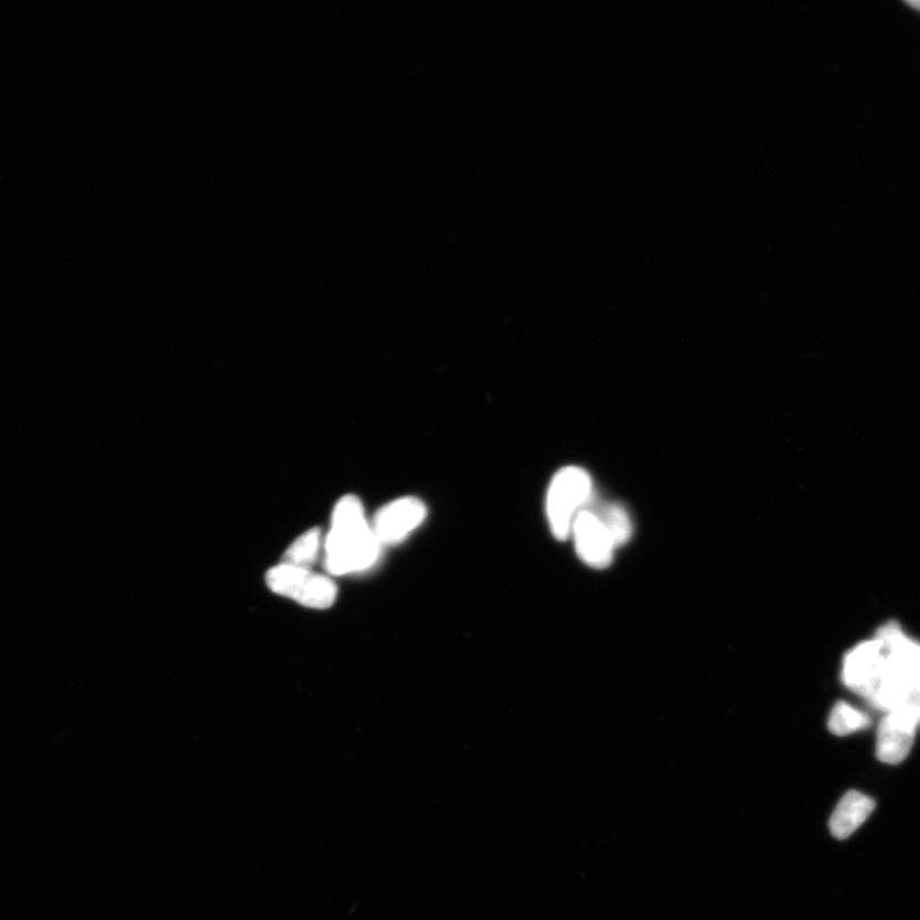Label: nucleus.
<instances>
[{"label": "nucleus", "mask_w": 920, "mask_h": 920, "mask_svg": "<svg viewBox=\"0 0 920 920\" xmlns=\"http://www.w3.org/2000/svg\"><path fill=\"white\" fill-rule=\"evenodd\" d=\"M324 548L325 567L333 576L370 570L381 559L383 545L357 496L346 495L336 503Z\"/></svg>", "instance_id": "1"}, {"label": "nucleus", "mask_w": 920, "mask_h": 920, "mask_svg": "<svg viewBox=\"0 0 920 920\" xmlns=\"http://www.w3.org/2000/svg\"><path fill=\"white\" fill-rule=\"evenodd\" d=\"M877 639L885 645V664L868 700L895 712L920 699V644L909 640L898 624L879 629Z\"/></svg>", "instance_id": "2"}, {"label": "nucleus", "mask_w": 920, "mask_h": 920, "mask_svg": "<svg viewBox=\"0 0 920 920\" xmlns=\"http://www.w3.org/2000/svg\"><path fill=\"white\" fill-rule=\"evenodd\" d=\"M593 500V481L585 468L563 467L554 474L546 494V516L556 539L567 541L580 512Z\"/></svg>", "instance_id": "3"}, {"label": "nucleus", "mask_w": 920, "mask_h": 920, "mask_svg": "<svg viewBox=\"0 0 920 920\" xmlns=\"http://www.w3.org/2000/svg\"><path fill=\"white\" fill-rule=\"evenodd\" d=\"M266 582L272 592L313 610L332 608L338 596V588L332 578L318 575L310 568L286 563L269 570Z\"/></svg>", "instance_id": "4"}, {"label": "nucleus", "mask_w": 920, "mask_h": 920, "mask_svg": "<svg viewBox=\"0 0 920 920\" xmlns=\"http://www.w3.org/2000/svg\"><path fill=\"white\" fill-rule=\"evenodd\" d=\"M427 514L429 511L421 499L403 496L381 507L371 524L383 547L395 546L415 534L425 523Z\"/></svg>", "instance_id": "5"}, {"label": "nucleus", "mask_w": 920, "mask_h": 920, "mask_svg": "<svg viewBox=\"0 0 920 920\" xmlns=\"http://www.w3.org/2000/svg\"><path fill=\"white\" fill-rule=\"evenodd\" d=\"M920 706L895 709L884 717L877 731L876 756L887 764H899L913 748Z\"/></svg>", "instance_id": "6"}, {"label": "nucleus", "mask_w": 920, "mask_h": 920, "mask_svg": "<svg viewBox=\"0 0 920 920\" xmlns=\"http://www.w3.org/2000/svg\"><path fill=\"white\" fill-rule=\"evenodd\" d=\"M577 554L588 567L595 569L608 568L616 552V544L599 515L591 507H587L577 516L573 524L571 534Z\"/></svg>", "instance_id": "7"}, {"label": "nucleus", "mask_w": 920, "mask_h": 920, "mask_svg": "<svg viewBox=\"0 0 920 920\" xmlns=\"http://www.w3.org/2000/svg\"><path fill=\"white\" fill-rule=\"evenodd\" d=\"M885 657V645L877 636L858 644L844 660L843 681L846 687L868 698L882 674Z\"/></svg>", "instance_id": "8"}, {"label": "nucleus", "mask_w": 920, "mask_h": 920, "mask_svg": "<svg viewBox=\"0 0 920 920\" xmlns=\"http://www.w3.org/2000/svg\"><path fill=\"white\" fill-rule=\"evenodd\" d=\"M875 806L874 799L851 790L844 795L831 817V833L841 841L849 837L866 822Z\"/></svg>", "instance_id": "9"}, {"label": "nucleus", "mask_w": 920, "mask_h": 920, "mask_svg": "<svg viewBox=\"0 0 920 920\" xmlns=\"http://www.w3.org/2000/svg\"><path fill=\"white\" fill-rule=\"evenodd\" d=\"M603 523L605 528L608 529L613 544L617 547L623 546L631 539L633 535V524L631 516L620 504H608L593 510Z\"/></svg>", "instance_id": "10"}, {"label": "nucleus", "mask_w": 920, "mask_h": 920, "mask_svg": "<svg viewBox=\"0 0 920 920\" xmlns=\"http://www.w3.org/2000/svg\"><path fill=\"white\" fill-rule=\"evenodd\" d=\"M869 725L868 715L846 702H838L828 718V729L837 737L851 736L853 732L867 729Z\"/></svg>", "instance_id": "11"}, {"label": "nucleus", "mask_w": 920, "mask_h": 920, "mask_svg": "<svg viewBox=\"0 0 920 920\" xmlns=\"http://www.w3.org/2000/svg\"><path fill=\"white\" fill-rule=\"evenodd\" d=\"M322 535L318 528L306 532L288 548L282 563L310 568L321 550Z\"/></svg>", "instance_id": "12"}, {"label": "nucleus", "mask_w": 920, "mask_h": 920, "mask_svg": "<svg viewBox=\"0 0 920 920\" xmlns=\"http://www.w3.org/2000/svg\"><path fill=\"white\" fill-rule=\"evenodd\" d=\"M908 4L916 8L917 11H920V0H917V2H909Z\"/></svg>", "instance_id": "13"}]
</instances>
